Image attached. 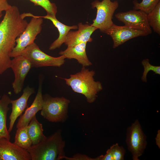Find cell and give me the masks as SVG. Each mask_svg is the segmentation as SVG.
Masks as SVG:
<instances>
[{
  "label": "cell",
  "instance_id": "3957f363",
  "mask_svg": "<svg viewBox=\"0 0 160 160\" xmlns=\"http://www.w3.org/2000/svg\"><path fill=\"white\" fill-rule=\"evenodd\" d=\"M95 73V71L82 67L80 71L70 75L68 78L63 79L74 92L84 95L87 102L92 103L97 97L98 93L103 89L101 83L94 79Z\"/></svg>",
  "mask_w": 160,
  "mask_h": 160
},
{
  "label": "cell",
  "instance_id": "83f0119b",
  "mask_svg": "<svg viewBox=\"0 0 160 160\" xmlns=\"http://www.w3.org/2000/svg\"><path fill=\"white\" fill-rule=\"evenodd\" d=\"M160 130H158L156 138V144L158 145L159 147L160 148Z\"/></svg>",
  "mask_w": 160,
  "mask_h": 160
},
{
  "label": "cell",
  "instance_id": "603a6c76",
  "mask_svg": "<svg viewBox=\"0 0 160 160\" xmlns=\"http://www.w3.org/2000/svg\"><path fill=\"white\" fill-rule=\"evenodd\" d=\"M160 0H142L139 3L136 0L133 1V9L140 10L147 14L149 13L156 6Z\"/></svg>",
  "mask_w": 160,
  "mask_h": 160
},
{
  "label": "cell",
  "instance_id": "9c48e42d",
  "mask_svg": "<svg viewBox=\"0 0 160 160\" xmlns=\"http://www.w3.org/2000/svg\"><path fill=\"white\" fill-rule=\"evenodd\" d=\"M124 25L129 28L143 31L149 34L152 33L147 18V14L140 10H132L120 12L115 15Z\"/></svg>",
  "mask_w": 160,
  "mask_h": 160
},
{
  "label": "cell",
  "instance_id": "484cf974",
  "mask_svg": "<svg viewBox=\"0 0 160 160\" xmlns=\"http://www.w3.org/2000/svg\"><path fill=\"white\" fill-rule=\"evenodd\" d=\"M64 159L68 160H95V158H91L87 155L81 154H75L72 157L65 156Z\"/></svg>",
  "mask_w": 160,
  "mask_h": 160
},
{
  "label": "cell",
  "instance_id": "ffe728a7",
  "mask_svg": "<svg viewBox=\"0 0 160 160\" xmlns=\"http://www.w3.org/2000/svg\"><path fill=\"white\" fill-rule=\"evenodd\" d=\"M126 150L118 143L113 144L108 149L104 155H101L95 158V160H123Z\"/></svg>",
  "mask_w": 160,
  "mask_h": 160
},
{
  "label": "cell",
  "instance_id": "2e32d148",
  "mask_svg": "<svg viewBox=\"0 0 160 160\" xmlns=\"http://www.w3.org/2000/svg\"><path fill=\"white\" fill-rule=\"evenodd\" d=\"M87 43L83 42L74 46H68L65 50L60 51L59 54L64 56L65 58L76 59L82 67L91 66L92 64L89 60L86 52Z\"/></svg>",
  "mask_w": 160,
  "mask_h": 160
},
{
  "label": "cell",
  "instance_id": "f1b7e54d",
  "mask_svg": "<svg viewBox=\"0 0 160 160\" xmlns=\"http://www.w3.org/2000/svg\"><path fill=\"white\" fill-rule=\"evenodd\" d=\"M2 14H0V19L1 17H2Z\"/></svg>",
  "mask_w": 160,
  "mask_h": 160
},
{
  "label": "cell",
  "instance_id": "9a60e30c",
  "mask_svg": "<svg viewBox=\"0 0 160 160\" xmlns=\"http://www.w3.org/2000/svg\"><path fill=\"white\" fill-rule=\"evenodd\" d=\"M33 88L27 86L23 90L21 96L15 100H11L12 111L9 116V125L8 131L9 132L12 129L15 123L17 118L20 116L27 108L29 97L35 93Z\"/></svg>",
  "mask_w": 160,
  "mask_h": 160
},
{
  "label": "cell",
  "instance_id": "6da1fadb",
  "mask_svg": "<svg viewBox=\"0 0 160 160\" xmlns=\"http://www.w3.org/2000/svg\"><path fill=\"white\" fill-rule=\"evenodd\" d=\"M19 9L11 6L5 11L0 23V75L10 68V55L15 40L23 32L28 23Z\"/></svg>",
  "mask_w": 160,
  "mask_h": 160
},
{
  "label": "cell",
  "instance_id": "52a82bcc",
  "mask_svg": "<svg viewBox=\"0 0 160 160\" xmlns=\"http://www.w3.org/2000/svg\"><path fill=\"white\" fill-rule=\"evenodd\" d=\"M21 55L29 60L32 67L36 68L60 67L64 63L66 58L63 55L55 57L46 54L41 50L34 42L25 48Z\"/></svg>",
  "mask_w": 160,
  "mask_h": 160
},
{
  "label": "cell",
  "instance_id": "4316f807",
  "mask_svg": "<svg viewBox=\"0 0 160 160\" xmlns=\"http://www.w3.org/2000/svg\"><path fill=\"white\" fill-rule=\"evenodd\" d=\"M7 2V0H0V14L2 11L9 9L11 7Z\"/></svg>",
  "mask_w": 160,
  "mask_h": 160
},
{
  "label": "cell",
  "instance_id": "5b68a950",
  "mask_svg": "<svg viewBox=\"0 0 160 160\" xmlns=\"http://www.w3.org/2000/svg\"><path fill=\"white\" fill-rule=\"evenodd\" d=\"M22 14L25 17H31L32 18L23 33L16 39V44L11 54V57L21 55L25 48L34 42L36 36L41 30L43 22L42 18L30 13Z\"/></svg>",
  "mask_w": 160,
  "mask_h": 160
},
{
  "label": "cell",
  "instance_id": "277c9868",
  "mask_svg": "<svg viewBox=\"0 0 160 160\" xmlns=\"http://www.w3.org/2000/svg\"><path fill=\"white\" fill-rule=\"evenodd\" d=\"M43 103L41 115L52 122H63L68 117L70 101L64 97H53L48 94L43 95Z\"/></svg>",
  "mask_w": 160,
  "mask_h": 160
},
{
  "label": "cell",
  "instance_id": "cb8c5ba5",
  "mask_svg": "<svg viewBox=\"0 0 160 160\" xmlns=\"http://www.w3.org/2000/svg\"><path fill=\"white\" fill-rule=\"evenodd\" d=\"M35 6H40L44 8L47 15L56 16L57 12V7L55 3L50 2L49 0H29Z\"/></svg>",
  "mask_w": 160,
  "mask_h": 160
},
{
  "label": "cell",
  "instance_id": "d4e9b609",
  "mask_svg": "<svg viewBox=\"0 0 160 160\" xmlns=\"http://www.w3.org/2000/svg\"><path fill=\"white\" fill-rule=\"evenodd\" d=\"M142 64L144 67V71L141 77L142 81L145 82L147 81V76L148 72L152 71L156 74L160 75V66H154L151 64L149 60L148 59H144L142 61Z\"/></svg>",
  "mask_w": 160,
  "mask_h": 160
},
{
  "label": "cell",
  "instance_id": "7402d4cb",
  "mask_svg": "<svg viewBox=\"0 0 160 160\" xmlns=\"http://www.w3.org/2000/svg\"><path fill=\"white\" fill-rule=\"evenodd\" d=\"M149 25L153 31L160 34V2L155 7L147 14Z\"/></svg>",
  "mask_w": 160,
  "mask_h": 160
},
{
  "label": "cell",
  "instance_id": "7c38bea8",
  "mask_svg": "<svg viewBox=\"0 0 160 160\" xmlns=\"http://www.w3.org/2000/svg\"><path fill=\"white\" fill-rule=\"evenodd\" d=\"M28 151L4 138H0V160H31Z\"/></svg>",
  "mask_w": 160,
  "mask_h": 160
},
{
  "label": "cell",
  "instance_id": "5bb4252c",
  "mask_svg": "<svg viewBox=\"0 0 160 160\" xmlns=\"http://www.w3.org/2000/svg\"><path fill=\"white\" fill-rule=\"evenodd\" d=\"M39 79V87L36 95L31 105L20 117L16 125L17 129L28 126L36 114L42 109L43 103L42 94L43 79L42 77H40Z\"/></svg>",
  "mask_w": 160,
  "mask_h": 160
},
{
  "label": "cell",
  "instance_id": "d6986e66",
  "mask_svg": "<svg viewBox=\"0 0 160 160\" xmlns=\"http://www.w3.org/2000/svg\"><path fill=\"white\" fill-rule=\"evenodd\" d=\"M27 129L32 145L38 143L46 137L43 133L42 124L38 121L36 115L33 118L27 126Z\"/></svg>",
  "mask_w": 160,
  "mask_h": 160
},
{
  "label": "cell",
  "instance_id": "8992f818",
  "mask_svg": "<svg viewBox=\"0 0 160 160\" xmlns=\"http://www.w3.org/2000/svg\"><path fill=\"white\" fill-rule=\"evenodd\" d=\"M91 4L92 8L97 9L96 17L91 25L105 33L114 24L113 16L119 7V3L117 1L103 0L100 1L95 0Z\"/></svg>",
  "mask_w": 160,
  "mask_h": 160
},
{
  "label": "cell",
  "instance_id": "44dd1931",
  "mask_svg": "<svg viewBox=\"0 0 160 160\" xmlns=\"http://www.w3.org/2000/svg\"><path fill=\"white\" fill-rule=\"evenodd\" d=\"M27 126L17 129L14 142L17 145L27 150L32 145L27 131Z\"/></svg>",
  "mask_w": 160,
  "mask_h": 160
},
{
  "label": "cell",
  "instance_id": "ac0fdd59",
  "mask_svg": "<svg viewBox=\"0 0 160 160\" xmlns=\"http://www.w3.org/2000/svg\"><path fill=\"white\" fill-rule=\"evenodd\" d=\"M11 100L6 94L3 95L0 99V138L4 137L9 140L10 136L7 129L6 121L7 113L10 109L8 105L11 103Z\"/></svg>",
  "mask_w": 160,
  "mask_h": 160
},
{
  "label": "cell",
  "instance_id": "e0dca14e",
  "mask_svg": "<svg viewBox=\"0 0 160 160\" xmlns=\"http://www.w3.org/2000/svg\"><path fill=\"white\" fill-rule=\"evenodd\" d=\"M39 16L50 20L54 25L57 28L59 32V36L58 38L50 45L49 48L50 50H54L60 47L65 42L66 36L68 32L71 29H76L78 28L76 25L69 26L62 23L57 19L56 16L47 15L44 16Z\"/></svg>",
  "mask_w": 160,
  "mask_h": 160
},
{
  "label": "cell",
  "instance_id": "ba28073f",
  "mask_svg": "<svg viewBox=\"0 0 160 160\" xmlns=\"http://www.w3.org/2000/svg\"><path fill=\"white\" fill-rule=\"evenodd\" d=\"M147 136L144 133L137 119L127 129L126 142L133 160H139L147 144Z\"/></svg>",
  "mask_w": 160,
  "mask_h": 160
},
{
  "label": "cell",
  "instance_id": "30bf717a",
  "mask_svg": "<svg viewBox=\"0 0 160 160\" xmlns=\"http://www.w3.org/2000/svg\"><path fill=\"white\" fill-rule=\"evenodd\" d=\"M32 67L29 60L22 55L12 60L10 68L15 75L12 87L15 94H18L22 91L25 77Z\"/></svg>",
  "mask_w": 160,
  "mask_h": 160
},
{
  "label": "cell",
  "instance_id": "7a4b0ae2",
  "mask_svg": "<svg viewBox=\"0 0 160 160\" xmlns=\"http://www.w3.org/2000/svg\"><path fill=\"white\" fill-rule=\"evenodd\" d=\"M65 145L61 131L59 130L38 143L32 145L27 151L31 160H60L65 156Z\"/></svg>",
  "mask_w": 160,
  "mask_h": 160
},
{
  "label": "cell",
  "instance_id": "4fadbf2b",
  "mask_svg": "<svg viewBox=\"0 0 160 160\" xmlns=\"http://www.w3.org/2000/svg\"><path fill=\"white\" fill-rule=\"evenodd\" d=\"M78 30L75 31H70L66 36L64 43L67 46H73L85 42H91L92 41L91 36L97 29L88 24L81 23L78 24Z\"/></svg>",
  "mask_w": 160,
  "mask_h": 160
},
{
  "label": "cell",
  "instance_id": "8fae6325",
  "mask_svg": "<svg viewBox=\"0 0 160 160\" xmlns=\"http://www.w3.org/2000/svg\"><path fill=\"white\" fill-rule=\"evenodd\" d=\"M105 33L109 35L112 38L114 48L132 38L148 35L143 31L132 28L125 25L118 26L114 23Z\"/></svg>",
  "mask_w": 160,
  "mask_h": 160
}]
</instances>
